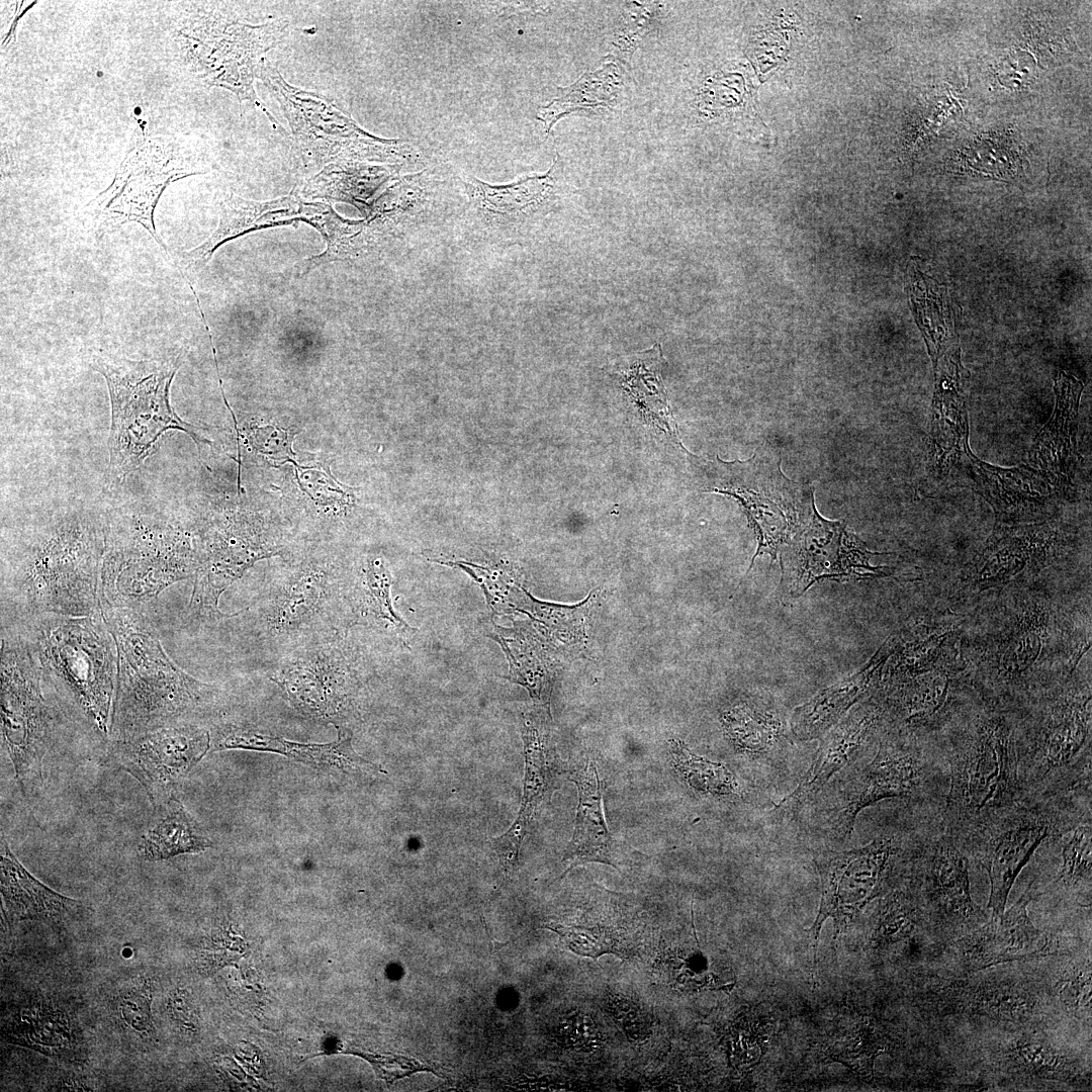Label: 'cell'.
Instances as JSON below:
<instances>
[{
  "label": "cell",
  "mask_w": 1092,
  "mask_h": 1092,
  "mask_svg": "<svg viewBox=\"0 0 1092 1092\" xmlns=\"http://www.w3.org/2000/svg\"><path fill=\"white\" fill-rule=\"evenodd\" d=\"M105 517L59 511L2 534L1 623L100 614Z\"/></svg>",
  "instance_id": "cell-1"
},
{
  "label": "cell",
  "mask_w": 1092,
  "mask_h": 1092,
  "mask_svg": "<svg viewBox=\"0 0 1092 1092\" xmlns=\"http://www.w3.org/2000/svg\"><path fill=\"white\" fill-rule=\"evenodd\" d=\"M99 608L117 656L111 741L178 724H199L217 714L222 691L178 667L146 614L103 604Z\"/></svg>",
  "instance_id": "cell-2"
},
{
  "label": "cell",
  "mask_w": 1092,
  "mask_h": 1092,
  "mask_svg": "<svg viewBox=\"0 0 1092 1092\" xmlns=\"http://www.w3.org/2000/svg\"><path fill=\"white\" fill-rule=\"evenodd\" d=\"M353 584L327 555L303 556L271 570L254 600L229 618L275 661L356 623Z\"/></svg>",
  "instance_id": "cell-3"
},
{
  "label": "cell",
  "mask_w": 1092,
  "mask_h": 1092,
  "mask_svg": "<svg viewBox=\"0 0 1092 1092\" xmlns=\"http://www.w3.org/2000/svg\"><path fill=\"white\" fill-rule=\"evenodd\" d=\"M1 624L13 625L24 635L56 697L93 732L109 738L117 656L101 613L90 617L40 615Z\"/></svg>",
  "instance_id": "cell-4"
},
{
  "label": "cell",
  "mask_w": 1092,
  "mask_h": 1092,
  "mask_svg": "<svg viewBox=\"0 0 1092 1092\" xmlns=\"http://www.w3.org/2000/svg\"><path fill=\"white\" fill-rule=\"evenodd\" d=\"M196 568L193 531L140 509L105 516L99 604L145 614L146 605Z\"/></svg>",
  "instance_id": "cell-5"
},
{
  "label": "cell",
  "mask_w": 1092,
  "mask_h": 1092,
  "mask_svg": "<svg viewBox=\"0 0 1092 1092\" xmlns=\"http://www.w3.org/2000/svg\"><path fill=\"white\" fill-rule=\"evenodd\" d=\"M172 359H129L110 355L93 358L92 368L105 379L111 407L107 479L119 484L140 469L170 430L188 434L201 449L212 442L201 430L183 421L170 402L171 383L181 365Z\"/></svg>",
  "instance_id": "cell-6"
},
{
  "label": "cell",
  "mask_w": 1092,
  "mask_h": 1092,
  "mask_svg": "<svg viewBox=\"0 0 1092 1092\" xmlns=\"http://www.w3.org/2000/svg\"><path fill=\"white\" fill-rule=\"evenodd\" d=\"M942 750L948 789L938 817L959 839L1021 800L1016 734L999 710L972 718Z\"/></svg>",
  "instance_id": "cell-7"
},
{
  "label": "cell",
  "mask_w": 1092,
  "mask_h": 1092,
  "mask_svg": "<svg viewBox=\"0 0 1092 1092\" xmlns=\"http://www.w3.org/2000/svg\"><path fill=\"white\" fill-rule=\"evenodd\" d=\"M1090 692L1044 702L1015 730L1021 800L1091 805Z\"/></svg>",
  "instance_id": "cell-8"
},
{
  "label": "cell",
  "mask_w": 1092,
  "mask_h": 1092,
  "mask_svg": "<svg viewBox=\"0 0 1092 1092\" xmlns=\"http://www.w3.org/2000/svg\"><path fill=\"white\" fill-rule=\"evenodd\" d=\"M948 789L942 748L924 745L913 732L897 729L879 742L876 754L857 766L829 809L834 838L850 837L857 814L881 800L903 798L940 809Z\"/></svg>",
  "instance_id": "cell-9"
},
{
  "label": "cell",
  "mask_w": 1092,
  "mask_h": 1092,
  "mask_svg": "<svg viewBox=\"0 0 1092 1092\" xmlns=\"http://www.w3.org/2000/svg\"><path fill=\"white\" fill-rule=\"evenodd\" d=\"M259 80L279 103L296 147L309 164L363 162L402 167L421 159L411 143L375 136L330 97L291 85L269 61Z\"/></svg>",
  "instance_id": "cell-10"
},
{
  "label": "cell",
  "mask_w": 1092,
  "mask_h": 1092,
  "mask_svg": "<svg viewBox=\"0 0 1092 1092\" xmlns=\"http://www.w3.org/2000/svg\"><path fill=\"white\" fill-rule=\"evenodd\" d=\"M287 26V21L280 19L251 24L220 12L201 11L181 21L176 42L192 76L231 91L240 102H251L274 128H281L258 98L254 83L268 61V52L281 41Z\"/></svg>",
  "instance_id": "cell-11"
},
{
  "label": "cell",
  "mask_w": 1092,
  "mask_h": 1092,
  "mask_svg": "<svg viewBox=\"0 0 1092 1092\" xmlns=\"http://www.w3.org/2000/svg\"><path fill=\"white\" fill-rule=\"evenodd\" d=\"M702 474L703 491L734 497L753 528L757 548L746 573L758 555L767 553L776 560L815 507L813 487L789 479L780 455L767 446L745 461L705 460Z\"/></svg>",
  "instance_id": "cell-12"
},
{
  "label": "cell",
  "mask_w": 1092,
  "mask_h": 1092,
  "mask_svg": "<svg viewBox=\"0 0 1092 1092\" xmlns=\"http://www.w3.org/2000/svg\"><path fill=\"white\" fill-rule=\"evenodd\" d=\"M208 171L190 145L152 135L140 125L111 184L85 205L83 215L98 230L136 222L169 257L154 221L158 201L170 183Z\"/></svg>",
  "instance_id": "cell-13"
},
{
  "label": "cell",
  "mask_w": 1092,
  "mask_h": 1092,
  "mask_svg": "<svg viewBox=\"0 0 1092 1092\" xmlns=\"http://www.w3.org/2000/svg\"><path fill=\"white\" fill-rule=\"evenodd\" d=\"M1 742L24 796L43 784L42 760L53 744L56 717L44 696L38 662L24 635L1 624Z\"/></svg>",
  "instance_id": "cell-14"
},
{
  "label": "cell",
  "mask_w": 1092,
  "mask_h": 1092,
  "mask_svg": "<svg viewBox=\"0 0 1092 1092\" xmlns=\"http://www.w3.org/2000/svg\"><path fill=\"white\" fill-rule=\"evenodd\" d=\"M1087 819H1091L1089 805L1020 800L959 839L966 853L976 857L988 873L992 914H1003L1017 876L1036 848Z\"/></svg>",
  "instance_id": "cell-15"
},
{
  "label": "cell",
  "mask_w": 1092,
  "mask_h": 1092,
  "mask_svg": "<svg viewBox=\"0 0 1092 1092\" xmlns=\"http://www.w3.org/2000/svg\"><path fill=\"white\" fill-rule=\"evenodd\" d=\"M357 662L347 634L335 635L278 659L269 678L303 716L350 730L361 688Z\"/></svg>",
  "instance_id": "cell-16"
},
{
  "label": "cell",
  "mask_w": 1092,
  "mask_h": 1092,
  "mask_svg": "<svg viewBox=\"0 0 1092 1092\" xmlns=\"http://www.w3.org/2000/svg\"><path fill=\"white\" fill-rule=\"evenodd\" d=\"M197 556L187 624L226 621L221 612L222 593L256 561L282 553L283 545L262 521L237 515H213L193 531Z\"/></svg>",
  "instance_id": "cell-17"
},
{
  "label": "cell",
  "mask_w": 1092,
  "mask_h": 1092,
  "mask_svg": "<svg viewBox=\"0 0 1092 1092\" xmlns=\"http://www.w3.org/2000/svg\"><path fill=\"white\" fill-rule=\"evenodd\" d=\"M914 839L915 835L908 840L897 835H882L862 847L816 857L821 897L818 914L810 929L814 968L823 922L829 917L833 919L834 937L843 932L859 911L884 890L898 860L911 853Z\"/></svg>",
  "instance_id": "cell-18"
},
{
  "label": "cell",
  "mask_w": 1092,
  "mask_h": 1092,
  "mask_svg": "<svg viewBox=\"0 0 1092 1092\" xmlns=\"http://www.w3.org/2000/svg\"><path fill=\"white\" fill-rule=\"evenodd\" d=\"M787 544L781 556L780 588L792 597L825 578L864 579L892 573L888 567L873 566L870 559L878 553L869 551L844 522L824 519L816 507Z\"/></svg>",
  "instance_id": "cell-19"
},
{
  "label": "cell",
  "mask_w": 1092,
  "mask_h": 1092,
  "mask_svg": "<svg viewBox=\"0 0 1092 1092\" xmlns=\"http://www.w3.org/2000/svg\"><path fill=\"white\" fill-rule=\"evenodd\" d=\"M116 763L147 791L155 806L211 748L210 731L200 724H178L111 741Z\"/></svg>",
  "instance_id": "cell-20"
},
{
  "label": "cell",
  "mask_w": 1092,
  "mask_h": 1092,
  "mask_svg": "<svg viewBox=\"0 0 1092 1092\" xmlns=\"http://www.w3.org/2000/svg\"><path fill=\"white\" fill-rule=\"evenodd\" d=\"M467 213L487 229H511L533 223L561 202L565 193L564 162L559 153L550 168L507 184H489L471 175H457Z\"/></svg>",
  "instance_id": "cell-21"
},
{
  "label": "cell",
  "mask_w": 1092,
  "mask_h": 1092,
  "mask_svg": "<svg viewBox=\"0 0 1092 1092\" xmlns=\"http://www.w3.org/2000/svg\"><path fill=\"white\" fill-rule=\"evenodd\" d=\"M910 863L916 876V896L934 913L959 921L981 916L971 897L967 853L938 815L916 834Z\"/></svg>",
  "instance_id": "cell-22"
},
{
  "label": "cell",
  "mask_w": 1092,
  "mask_h": 1092,
  "mask_svg": "<svg viewBox=\"0 0 1092 1092\" xmlns=\"http://www.w3.org/2000/svg\"><path fill=\"white\" fill-rule=\"evenodd\" d=\"M974 489L989 503L1000 524L1041 522L1063 497L1030 466L1003 468L986 463L968 449L964 455Z\"/></svg>",
  "instance_id": "cell-23"
},
{
  "label": "cell",
  "mask_w": 1092,
  "mask_h": 1092,
  "mask_svg": "<svg viewBox=\"0 0 1092 1092\" xmlns=\"http://www.w3.org/2000/svg\"><path fill=\"white\" fill-rule=\"evenodd\" d=\"M1084 385L1060 372L1055 379L1054 412L1036 434L1028 453L1029 466L1042 474L1064 498L1072 489L1078 460L1079 405Z\"/></svg>",
  "instance_id": "cell-24"
},
{
  "label": "cell",
  "mask_w": 1092,
  "mask_h": 1092,
  "mask_svg": "<svg viewBox=\"0 0 1092 1092\" xmlns=\"http://www.w3.org/2000/svg\"><path fill=\"white\" fill-rule=\"evenodd\" d=\"M210 751L248 749L274 752L318 768L336 767L345 771H382L376 764L360 757L353 749L351 730L338 731L330 743H301L284 739L247 724L220 723L211 727Z\"/></svg>",
  "instance_id": "cell-25"
},
{
  "label": "cell",
  "mask_w": 1092,
  "mask_h": 1092,
  "mask_svg": "<svg viewBox=\"0 0 1092 1092\" xmlns=\"http://www.w3.org/2000/svg\"><path fill=\"white\" fill-rule=\"evenodd\" d=\"M884 718L879 703H866L844 716L822 738L809 768L797 788L777 805L795 810L810 801L838 770L848 765L878 730Z\"/></svg>",
  "instance_id": "cell-26"
},
{
  "label": "cell",
  "mask_w": 1092,
  "mask_h": 1092,
  "mask_svg": "<svg viewBox=\"0 0 1092 1092\" xmlns=\"http://www.w3.org/2000/svg\"><path fill=\"white\" fill-rule=\"evenodd\" d=\"M1059 548V532L1048 523L1001 524L974 562L972 576L982 585H991L1025 569L1040 570Z\"/></svg>",
  "instance_id": "cell-27"
},
{
  "label": "cell",
  "mask_w": 1092,
  "mask_h": 1092,
  "mask_svg": "<svg viewBox=\"0 0 1092 1092\" xmlns=\"http://www.w3.org/2000/svg\"><path fill=\"white\" fill-rule=\"evenodd\" d=\"M549 709H537L522 716V735L525 753L524 790L516 821L499 837L491 839L502 871L514 872L519 851L531 820L550 788V767L547 755L546 720Z\"/></svg>",
  "instance_id": "cell-28"
},
{
  "label": "cell",
  "mask_w": 1092,
  "mask_h": 1092,
  "mask_svg": "<svg viewBox=\"0 0 1092 1092\" xmlns=\"http://www.w3.org/2000/svg\"><path fill=\"white\" fill-rule=\"evenodd\" d=\"M959 362L944 365L937 378L931 407L927 471L943 481L961 464L970 448L969 424Z\"/></svg>",
  "instance_id": "cell-29"
},
{
  "label": "cell",
  "mask_w": 1092,
  "mask_h": 1092,
  "mask_svg": "<svg viewBox=\"0 0 1092 1092\" xmlns=\"http://www.w3.org/2000/svg\"><path fill=\"white\" fill-rule=\"evenodd\" d=\"M1032 898L1030 884L1006 912L1002 915L992 914L983 927L967 938L964 948L974 965L984 968L1050 952L1049 937L1035 928L1027 915V905Z\"/></svg>",
  "instance_id": "cell-30"
},
{
  "label": "cell",
  "mask_w": 1092,
  "mask_h": 1092,
  "mask_svg": "<svg viewBox=\"0 0 1092 1092\" xmlns=\"http://www.w3.org/2000/svg\"><path fill=\"white\" fill-rule=\"evenodd\" d=\"M897 645L896 638H889L858 671L821 690L795 708L790 720L793 736L800 741L824 736L868 694L887 659L897 650Z\"/></svg>",
  "instance_id": "cell-31"
},
{
  "label": "cell",
  "mask_w": 1092,
  "mask_h": 1092,
  "mask_svg": "<svg viewBox=\"0 0 1092 1092\" xmlns=\"http://www.w3.org/2000/svg\"><path fill=\"white\" fill-rule=\"evenodd\" d=\"M307 205L308 202L291 195L259 202L225 194L220 200L217 228L202 244L184 253L185 263L200 268L220 245L249 232L287 224L296 226L299 221H305Z\"/></svg>",
  "instance_id": "cell-32"
},
{
  "label": "cell",
  "mask_w": 1092,
  "mask_h": 1092,
  "mask_svg": "<svg viewBox=\"0 0 1092 1092\" xmlns=\"http://www.w3.org/2000/svg\"><path fill=\"white\" fill-rule=\"evenodd\" d=\"M664 361L661 346L621 358L612 371L622 390L647 425L653 426L687 453L667 398L661 368Z\"/></svg>",
  "instance_id": "cell-33"
},
{
  "label": "cell",
  "mask_w": 1092,
  "mask_h": 1092,
  "mask_svg": "<svg viewBox=\"0 0 1092 1092\" xmlns=\"http://www.w3.org/2000/svg\"><path fill=\"white\" fill-rule=\"evenodd\" d=\"M571 780L578 790V805L573 835L563 857L568 867L561 877L585 862L618 869V852L605 819L603 787L596 762L588 759Z\"/></svg>",
  "instance_id": "cell-34"
},
{
  "label": "cell",
  "mask_w": 1092,
  "mask_h": 1092,
  "mask_svg": "<svg viewBox=\"0 0 1092 1092\" xmlns=\"http://www.w3.org/2000/svg\"><path fill=\"white\" fill-rule=\"evenodd\" d=\"M1 894L5 915L11 922L38 920L60 924L84 909L80 901L57 893L34 878L5 840L1 844Z\"/></svg>",
  "instance_id": "cell-35"
},
{
  "label": "cell",
  "mask_w": 1092,
  "mask_h": 1092,
  "mask_svg": "<svg viewBox=\"0 0 1092 1092\" xmlns=\"http://www.w3.org/2000/svg\"><path fill=\"white\" fill-rule=\"evenodd\" d=\"M626 65L607 56L597 70L585 71L568 86L557 87V95L540 106L536 114L545 134L569 115L599 116L613 111L623 92Z\"/></svg>",
  "instance_id": "cell-36"
},
{
  "label": "cell",
  "mask_w": 1092,
  "mask_h": 1092,
  "mask_svg": "<svg viewBox=\"0 0 1092 1092\" xmlns=\"http://www.w3.org/2000/svg\"><path fill=\"white\" fill-rule=\"evenodd\" d=\"M401 167L363 162H338L326 166L303 187L307 197L346 201L369 209L368 199L396 177Z\"/></svg>",
  "instance_id": "cell-37"
},
{
  "label": "cell",
  "mask_w": 1092,
  "mask_h": 1092,
  "mask_svg": "<svg viewBox=\"0 0 1092 1092\" xmlns=\"http://www.w3.org/2000/svg\"><path fill=\"white\" fill-rule=\"evenodd\" d=\"M159 807L158 819L139 842L138 853L141 858L158 861L180 854L201 852L212 846L211 840L178 799L170 797Z\"/></svg>",
  "instance_id": "cell-38"
},
{
  "label": "cell",
  "mask_w": 1092,
  "mask_h": 1092,
  "mask_svg": "<svg viewBox=\"0 0 1092 1092\" xmlns=\"http://www.w3.org/2000/svg\"><path fill=\"white\" fill-rule=\"evenodd\" d=\"M391 583L384 561L378 557L368 559L352 589L356 623L365 620L373 627L404 637L413 629L393 610Z\"/></svg>",
  "instance_id": "cell-39"
},
{
  "label": "cell",
  "mask_w": 1092,
  "mask_h": 1092,
  "mask_svg": "<svg viewBox=\"0 0 1092 1092\" xmlns=\"http://www.w3.org/2000/svg\"><path fill=\"white\" fill-rule=\"evenodd\" d=\"M726 735L734 746L750 755L769 752L782 735L780 719L761 704L741 701L722 716Z\"/></svg>",
  "instance_id": "cell-40"
},
{
  "label": "cell",
  "mask_w": 1092,
  "mask_h": 1092,
  "mask_svg": "<svg viewBox=\"0 0 1092 1092\" xmlns=\"http://www.w3.org/2000/svg\"><path fill=\"white\" fill-rule=\"evenodd\" d=\"M1092 820L1087 819L1057 838L1061 864L1056 890L1076 899L1090 900L1092 875Z\"/></svg>",
  "instance_id": "cell-41"
},
{
  "label": "cell",
  "mask_w": 1092,
  "mask_h": 1092,
  "mask_svg": "<svg viewBox=\"0 0 1092 1092\" xmlns=\"http://www.w3.org/2000/svg\"><path fill=\"white\" fill-rule=\"evenodd\" d=\"M674 768L696 792L714 797H739L740 787L733 772L723 763L692 752L680 740L670 743Z\"/></svg>",
  "instance_id": "cell-42"
},
{
  "label": "cell",
  "mask_w": 1092,
  "mask_h": 1092,
  "mask_svg": "<svg viewBox=\"0 0 1092 1092\" xmlns=\"http://www.w3.org/2000/svg\"><path fill=\"white\" fill-rule=\"evenodd\" d=\"M659 965L660 973L664 974L661 976L672 988L687 992L721 988L720 978L711 969L712 962L699 944L665 953Z\"/></svg>",
  "instance_id": "cell-43"
},
{
  "label": "cell",
  "mask_w": 1092,
  "mask_h": 1092,
  "mask_svg": "<svg viewBox=\"0 0 1092 1092\" xmlns=\"http://www.w3.org/2000/svg\"><path fill=\"white\" fill-rule=\"evenodd\" d=\"M658 11L655 5L638 2L627 3L619 31L614 37L612 53L608 57L627 64L640 41L655 27Z\"/></svg>",
  "instance_id": "cell-44"
},
{
  "label": "cell",
  "mask_w": 1092,
  "mask_h": 1092,
  "mask_svg": "<svg viewBox=\"0 0 1092 1092\" xmlns=\"http://www.w3.org/2000/svg\"><path fill=\"white\" fill-rule=\"evenodd\" d=\"M152 993L151 982L139 978L121 991L117 1001L121 1019L135 1032L149 1038L156 1035L151 1012Z\"/></svg>",
  "instance_id": "cell-45"
},
{
  "label": "cell",
  "mask_w": 1092,
  "mask_h": 1092,
  "mask_svg": "<svg viewBox=\"0 0 1092 1092\" xmlns=\"http://www.w3.org/2000/svg\"><path fill=\"white\" fill-rule=\"evenodd\" d=\"M605 1008L630 1041L642 1042L651 1035L652 1017L645 1008L629 997L609 993L605 999Z\"/></svg>",
  "instance_id": "cell-46"
},
{
  "label": "cell",
  "mask_w": 1092,
  "mask_h": 1092,
  "mask_svg": "<svg viewBox=\"0 0 1092 1092\" xmlns=\"http://www.w3.org/2000/svg\"><path fill=\"white\" fill-rule=\"evenodd\" d=\"M544 927L559 934L566 946L579 956L596 960L605 953H617L616 941L600 927L557 923H549Z\"/></svg>",
  "instance_id": "cell-47"
},
{
  "label": "cell",
  "mask_w": 1092,
  "mask_h": 1092,
  "mask_svg": "<svg viewBox=\"0 0 1092 1092\" xmlns=\"http://www.w3.org/2000/svg\"><path fill=\"white\" fill-rule=\"evenodd\" d=\"M558 1038L568 1049L587 1053L601 1049L606 1042L596 1020L579 1011L571 1012L560 1022Z\"/></svg>",
  "instance_id": "cell-48"
},
{
  "label": "cell",
  "mask_w": 1092,
  "mask_h": 1092,
  "mask_svg": "<svg viewBox=\"0 0 1092 1092\" xmlns=\"http://www.w3.org/2000/svg\"><path fill=\"white\" fill-rule=\"evenodd\" d=\"M1015 1055V1062L1031 1073L1049 1077L1050 1074L1065 1070V1060L1040 1042L1025 1041L1018 1043Z\"/></svg>",
  "instance_id": "cell-49"
},
{
  "label": "cell",
  "mask_w": 1092,
  "mask_h": 1092,
  "mask_svg": "<svg viewBox=\"0 0 1092 1092\" xmlns=\"http://www.w3.org/2000/svg\"><path fill=\"white\" fill-rule=\"evenodd\" d=\"M361 1056L371 1063L377 1076L384 1079L386 1082H392L411 1076L417 1072H431L439 1076L432 1067L425 1063H421L414 1058L396 1055L381 1056L361 1054Z\"/></svg>",
  "instance_id": "cell-50"
},
{
  "label": "cell",
  "mask_w": 1092,
  "mask_h": 1092,
  "mask_svg": "<svg viewBox=\"0 0 1092 1092\" xmlns=\"http://www.w3.org/2000/svg\"><path fill=\"white\" fill-rule=\"evenodd\" d=\"M1059 993L1072 1010L1089 1009L1091 1002L1090 968H1074L1060 982Z\"/></svg>",
  "instance_id": "cell-51"
},
{
  "label": "cell",
  "mask_w": 1092,
  "mask_h": 1092,
  "mask_svg": "<svg viewBox=\"0 0 1092 1092\" xmlns=\"http://www.w3.org/2000/svg\"><path fill=\"white\" fill-rule=\"evenodd\" d=\"M252 442L255 448L263 453L274 456L280 454L281 458L293 461L289 435L281 430L272 427L257 428L254 430Z\"/></svg>",
  "instance_id": "cell-52"
},
{
  "label": "cell",
  "mask_w": 1092,
  "mask_h": 1092,
  "mask_svg": "<svg viewBox=\"0 0 1092 1092\" xmlns=\"http://www.w3.org/2000/svg\"><path fill=\"white\" fill-rule=\"evenodd\" d=\"M33 4H35V2H33L30 5H27V2H24V1H21V2L17 3V8H16L14 19L12 20V24H11V26L9 28V31L6 34V37H5L4 41L2 42V47L8 48L10 46V43L12 42V37H14L15 26L18 23L19 18Z\"/></svg>",
  "instance_id": "cell-53"
}]
</instances>
